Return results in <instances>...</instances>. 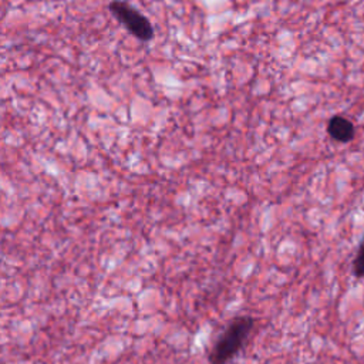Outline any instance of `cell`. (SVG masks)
Listing matches in <instances>:
<instances>
[{"label": "cell", "instance_id": "1", "mask_svg": "<svg viewBox=\"0 0 364 364\" xmlns=\"http://www.w3.org/2000/svg\"><path fill=\"white\" fill-rule=\"evenodd\" d=\"M253 326L255 320L249 316L233 318L215 341L209 354V361L212 364L229 363L246 343Z\"/></svg>", "mask_w": 364, "mask_h": 364}, {"label": "cell", "instance_id": "2", "mask_svg": "<svg viewBox=\"0 0 364 364\" xmlns=\"http://www.w3.org/2000/svg\"><path fill=\"white\" fill-rule=\"evenodd\" d=\"M114 17L127 27V30L142 41H148L154 37V28L151 21L129 3L124 0H114L108 6Z\"/></svg>", "mask_w": 364, "mask_h": 364}, {"label": "cell", "instance_id": "3", "mask_svg": "<svg viewBox=\"0 0 364 364\" xmlns=\"http://www.w3.org/2000/svg\"><path fill=\"white\" fill-rule=\"evenodd\" d=\"M327 132L338 142H348L354 138V125L350 119L341 115L333 117L327 124Z\"/></svg>", "mask_w": 364, "mask_h": 364}, {"label": "cell", "instance_id": "4", "mask_svg": "<svg viewBox=\"0 0 364 364\" xmlns=\"http://www.w3.org/2000/svg\"><path fill=\"white\" fill-rule=\"evenodd\" d=\"M353 273L355 277H364V237L361 239L353 260Z\"/></svg>", "mask_w": 364, "mask_h": 364}]
</instances>
